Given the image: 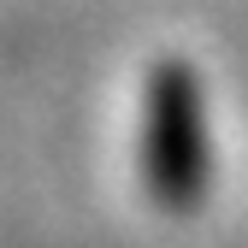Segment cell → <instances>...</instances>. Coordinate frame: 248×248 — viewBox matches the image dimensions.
Masks as SVG:
<instances>
[{
	"label": "cell",
	"instance_id": "6da1fadb",
	"mask_svg": "<svg viewBox=\"0 0 248 248\" xmlns=\"http://www.w3.org/2000/svg\"><path fill=\"white\" fill-rule=\"evenodd\" d=\"M142 183L154 201L189 207L207 195L213 177V124H207V89L189 65L166 59L142 89V136H136Z\"/></svg>",
	"mask_w": 248,
	"mask_h": 248
}]
</instances>
